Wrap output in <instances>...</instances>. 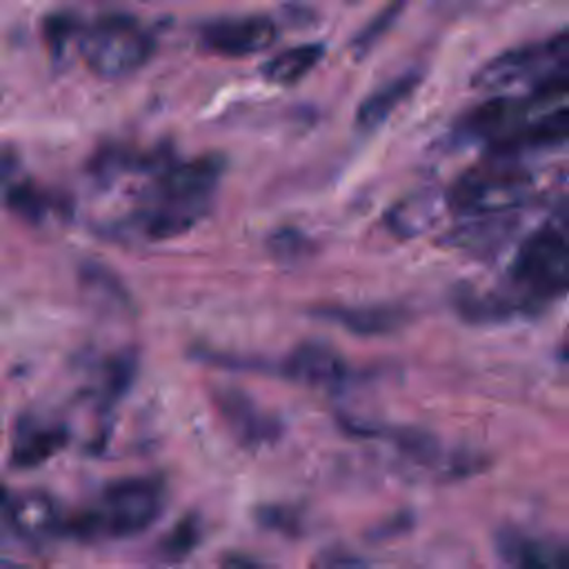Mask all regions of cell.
Returning a JSON list of instances; mask_svg holds the SVG:
<instances>
[{
  "label": "cell",
  "mask_w": 569,
  "mask_h": 569,
  "mask_svg": "<svg viewBox=\"0 0 569 569\" xmlns=\"http://www.w3.org/2000/svg\"><path fill=\"white\" fill-rule=\"evenodd\" d=\"M284 373L309 387H333L345 380L347 362L329 345L305 342L284 360Z\"/></svg>",
  "instance_id": "8fae6325"
},
{
  "label": "cell",
  "mask_w": 569,
  "mask_h": 569,
  "mask_svg": "<svg viewBox=\"0 0 569 569\" xmlns=\"http://www.w3.org/2000/svg\"><path fill=\"white\" fill-rule=\"evenodd\" d=\"M7 204L16 216L29 222H40L51 209V200L27 180L7 182Z\"/></svg>",
  "instance_id": "ac0fdd59"
},
{
  "label": "cell",
  "mask_w": 569,
  "mask_h": 569,
  "mask_svg": "<svg viewBox=\"0 0 569 569\" xmlns=\"http://www.w3.org/2000/svg\"><path fill=\"white\" fill-rule=\"evenodd\" d=\"M67 440V433L62 427L56 425H20V431L16 433L13 449H11V462L13 467H33L53 456Z\"/></svg>",
  "instance_id": "5bb4252c"
},
{
  "label": "cell",
  "mask_w": 569,
  "mask_h": 569,
  "mask_svg": "<svg viewBox=\"0 0 569 569\" xmlns=\"http://www.w3.org/2000/svg\"><path fill=\"white\" fill-rule=\"evenodd\" d=\"M276 36V24L267 16H227L209 20L200 27V42L209 51L231 58L264 51L269 44H273Z\"/></svg>",
  "instance_id": "52a82bcc"
},
{
  "label": "cell",
  "mask_w": 569,
  "mask_h": 569,
  "mask_svg": "<svg viewBox=\"0 0 569 569\" xmlns=\"http://www.w3.org/2000/svg\"><path fill=\"white\" fill-rule=\"evenodd\" d=\"M531 189V176L513 158L491 156L489 162L462 173L445 200L447 207L467 218H485L518 204Z\"/></svg>",
  "instance_id": "5b68a950"
},
{
  "label": "cell",
  "mask_w": 569,
  "mask_h": 569,
  "mask_svg": "<svg viewBox=\"0 0 569 569\" xmlns=\"http://www.w3.org/2000/svg\"><path fill=\"white\" fill-rule=\"evenodd\" d=\"M473 84L485 91L520 89L513 96H522L538 109L565 104L569 100V29L491 58L473 76Z\"/></svg>",
  "instance_id": "7a4b0ae2"
},
{
  "label": "cell",
  "mask_w": 569,
  "mask_h": 569,
  "mask_svg": "<svg viewBox=\"0 0 569 569\" xmlns=\"http://www.w3.org/2000/svg\"><path fill=\"white\" fill-rule=\"evenodd\" d=\"M4 569H24V567H11V565H7Z\"/></svg>",
  "instance_id": "44dd1931"
},
{
  "label": "cell",
  "mask_w": 569,
  "mask_h": 569,
  "mask_svg": "<svg viewBox=\"0 0 569 569\" xmlns=\"http://www.w3.org/2000/svg\"><path fill=\"white\" fill-rule=\"evenodd\" d=\"M7 525L11 531L24 540L40 545L60 529L62 513L56 500L42 491H20L7 500L4 507Z\"/></svg>",
  "instance_id": "30bf717a"
},
{
  "label": "cell",
  "mask_w": 569,
  "mask_h": 569,
  "mask_svg": "<svg viewBox=\"0 0 569 569\" xmlns=\"http://www.w3.org/2000/svg\"><path fill=\"white\" fill-rule=\"evenodd\" d=\"M220 569H264L258 562L244 558V556H227L220 565Z\"/></svg>",
  "instance_id": "ffe728a7"
},
{
  "label": "cell",
  "mask_w": 569,
  "mask_h": 569,
  "mask_svg": "<svg viewBox=\"0 0 569 569\" xmlns=\"http://www.w3.org/2000/svg\"><path fill=\"white\" fill-rule=\"evenodd\" d=\"M222 171L224 158L216 153L189 162H173L158 176L153 202L142 216L144 233L164 240L191 229L207 213Z\"/></svg>",
  "instance_id": "3957f363"
},
{
  "label": "cell",
  "mask_w": 569,
  "mask_h": 569,
  "mask_svg": "<svg viewBox=\"0 0 569 569\" xmlns=\"http://www.w3.org/2000/svg\"><path fill=\"white\" fill-rule=\"evenodd\" d=\"M420 73L418 71H407L382 87H378L373 93H369L358 111H356V127L360 131H373L378 129L418 87Z\"/></svg>",
  "instance_id": "7c38bea8"
},
{
  "label": "cell",
  "mask_w": 569,
  "mask_h": 569,
  "mask_svg": "<svg viewBox=\"0 0 569 569\" xmlns=\"http://www.w3.org/2000/svg\"><path fill=\"white\" fill-rule=\"evenodd\" d=\"M507 289L487 298H467L460 309L473 320H498L538 311L569 291V198L518 247Z\"/></svg>",
  "instance_id": "6da1fadb"
},
{
  "label": "cell",
  "mask_w": 569,
  "mask_h": 569,
  "mask_svg": "<svg viewBox=\"0 0 569 569\" xmlns=\"http://www.w3.org/2000/svg\"><path fill=\"white\" fill-rule=\"evenodd\" d=\"M322 53H325V47L320 42L296 44L269 58L267 64L262 67V76L267 82H273V84H293L302 80L320 62Z\"/></svg>",
  "instance_id": "9a60e30c"
},
{
  "label": "cell",
  "mask_w": 569,
  "mask_h": 569,
  "mask_svg": "<svg viewBox=\"0 0 569 569\" xmlns=\"http://www.w3.org/2000/svg\"><path fill=\"white\" fill-rule=\"evenodd\" d=\"M402 7H405V0H393V2H389V4L356 36L353 49H356L358 56L367 53V51L373 47V42H378V38L396 22V18L400 16Z\"/></svg>",
  "instance_id": "d6986e66"
},
{
  "label": "cell",
  "mask_w": 569,
  "mask_h": 569,
  "mask_svg": "<svg viewBox=\"0 0 569 569\" xmlns=\"http://www.w3.org/2000/svg\"><path fill=\"white\" fill-rule=\"evenodd\" d=\"M496 551L509 569H569V542L505 527L496 533Z\"/></svg>",
  "instance_id": "ba28073f"
},
{
  "label": "cell",
  "mask_w": 569,
  "mask_h": 569,
  "mask_svg": "<svg viewBox=\"0 0 569 569\" xmlns=\"http://www.w3.org/2000/svg\"><path fill=\"white\" fill-rule=\"evenodd\" d=\"M164 507V489L156 478H127L109 485L98 500L73 520L87 538H127L149 529Z\"/></svg>",
  "instance_id": "277c9868"
},
{
  "label": "cell",
  "mask_w": 569,
  "mask_h": 569,
  "mask_svg": "<svg viewBox=\"0 0 569 569\" xmlns=\"http://www.w3.org/2000/svg\"><path fill=\"white\" fill-rule=\"evenodd\" d=\"M220 411L227 416L229 425L238 431V436L242 440L253 442V440H262L267 436V422L258 416V411L253 409V405L247 398L229 391L220 400Z\"/></svg>",
  "instance_id": "e0dca14e"
},
{
  "label": "cell",
  "mask_w": 569,
  "mask_h": 569,
  "mask_svg": "<svg viewBox=\"0 0 569 569\" xmlns=\"http://www.w3.org/2000/svg\"><path fill=\"white\" fill-rule=\"evenodd\" d=\"M438 207H440V200L433 193H427V191L411 193L389 209L385 222L396 236L411 238L425 231L433 222Z\"/></svg>",
  "instance_id": "2e32d148"
},
{
  "label": "cell",
  "mask_w": 569,
  "mask_h": 569,
  "mask_svg": "<svg viewBox=\"0 0 569 569\" xmlns=\"http://www.w3.org/2000/svg\"><path fill=\"white\" fill-rule=\"evenodd\" d=\"M318 316L342 325L345 329L362 336H378L398 329L405 322L402 309L385 305L367 307H322Z\"/></svg>",
  "instance_id": "4fadbf2b"
},
{
  "label": "cell",
  "mask_w": 569,
  "mask_h": 569,
  "mask_svg": "<svg viewBox=\"0 0 569 569\" xmlns=\"http://www.w3.org/2000/svg\"><path fill=\"white\" fill-rule=\"evenodd\" d=\"M78 49L96 76L122 78L147 64L153 53V38L138 20L113 13L89 24Z\"/></svg>",
  "instance_id": "8992f818"
},
{
  "label": "cell",
  "mask_w": 569,
  "mask_h": 569,
  "mask_svg": "<svg viewBox=\"0 0 569 569\" xmlns=\"http://www.w3.org/2000/svg\"><path fill=\"white\" fill-rule=\"evenodd\" d=\"M569 140V102L531 113L511 133L489 147L491 156L513 158L522 151L547 149Z\"/></svg>",
  "instance_id": "9c48e42d"
}]
</instances>
